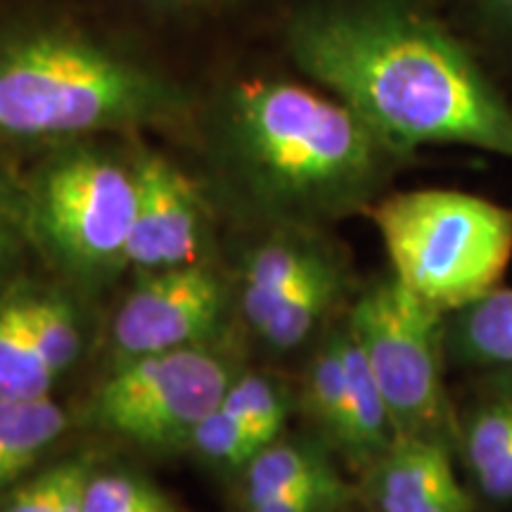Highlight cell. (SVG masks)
Wrapping results in <instances>:
<instances>
[{
  "instance_id": "ac0fdd59",
  "label": "cell",
  "mask_w": 512,
  "mask_h": 512,
  "mask_svg": "<svg viewBox=\"0 0 512 512\" xmlns=\"http://www.w3.org/2000/svg\"><path fill=\"white\" fill-rule=\"evenodd\" d=\"M332 465H337L335 451L323 439L285 441L280 437L261 448L252 463L245 467L247 508L328 470Z\"/></svg>"
},
{
  "instance_id": "2e32d148",
  "label": "cell",
  "mask_w": 512,
  "mask_h": 512,
  "mask_svg": "<svg viewBox=\"0 0 512 512\" xmlns=\"http://www.w3.org/2000/svg\"><path fill=\"white\" fill-rule=\"evenodd\" d=\"M67 415L50 396L0 399V491L15 484L67 430Z\"/></svg>"
},
{
  "instance_id": "277c9868",
  "label": "cell",
  "mask_w": 512,
  "mask_h": 512,
  "mask_svg": "<svg viewBox=\"0 0 512 512\" xmlns=\"http://www.w3.org/2000/svg\"><path fill=\"white\" fill-rule=\"evenodd\" d=\"M136 138H79L34 150L22 169L29 242L62 271L100 280L128 264L138 204Z\"/></svg>"
},
{
  "instance_id": "4316f807",
  "label": "cell",
  "mask_w": 512,
  "mask_h": 512,
  "mask_svg": "<svg viewBox=\"0 0 512 512\" xmlns=\"http://www.w3.org/2000/svg\"><path fill=\"white\" fill-rule=\"evenodd\" d=\"M128 8L159 19H202L219 15L242 0H124Z\"/></svg>"
},
{
  "instance_id": "3957f363",
  "label": "cell",
  "mask_w": 512,
  "mask_h": 512,
  "mask_svg": "<svg viewBox=\"0 0 512 512\" xmlns=\"http://www.w3.org/2000/svg\"><path fill=\"white\" fill-rule=\"evenodd\" d=\"M200 93L124 31L64 5L0 10V150L188 133Z\"/></svg>"
},
{
  "instance_id": "7a4b0ae2",
  "label": "cell",
  "mask_w": 512,
  "mask_h": 512,
  "mask_svg": "<svg viewBox=\"0 0 512 512\" xmlns=\"http://www.w3.org/2000/svg\"><path fill=\"white\" fill-rule=\"evenodd\" d=\"M211 200L268 228H320L368 214L413 162L311 81L238 76L200 95L188 131Z\"/></svg>"
},
{
  "instance_id": "9a60e30c",
  "label": "cell",
  "mask_w": 512,
  "mask_h": 512,
  "mask_svg": "<svg viewBox=\"0 0 512 512\" xmlns=\"http://www.w3.org/2000/svg\"><path fill=\"white\" fill-rule=\"evenodd\" d=\"M299 406L337 456L347 418V363H344V318L323 332L304 368Z\"/></svg>"
},
{
  "instance_id": "484cf974",
  "label": "cell",
  "mask_w": 512,
  "mask_h": 512,
  "mask_svg": "<svg viewBox=\"0 0 512 512\" xmlns=\"http://www.w3.org/2000/svg\"><path fill=\"white\" fill-rule=\"evenodd\" d=\"M479 34L512 50V0H463Z\"/></svg>"
},
{
  "instance_id": "ffe728a7",
  "label": "cell",
  "mask_w": 512,
  "mask_h": 512,
  "mask_svg": "<svg viewBox=\"0 0 512 512\" xmlns=\"http://www.w3.org/2000/svg\"><path fill=\"white\" fill-rule=\"evenodd\" d=\"M223 403L245 422L256 444L266 448L283 437L292 413V394L268 375H242L230 382Z\"/></svg>"
},
{
  "instance_id": "8fae6325",
  "label": "cell",
  "mask_w": 512,
  "mask_h": 512,
  "mask_svg": "<svg viewBox=\"0 0 512 512\" xmlns=\"http://www.w3.org/2000/svg\"><path fill=\"white\" fill-rule=\"evenodd\" d=\"M271 230V238L249 256L242 275V313L256 332L332 249L320 228Z\"/></svg>"
},
{
  "instance_id": "4fadbf2b",
  "label": "cell",
  "mask_w": 512,
  "mask_h": 512,
  "mask_svg": "<svg viewBox=\"0 0 512 512\" xmlns=\"http://www.w3.org/2000/svg\"><path fill=\"white\" fill-rule=\"evenodd\" d=\"M448 366L477 375L512 368V287H496L446 313Z\"/></svg>"
},
{
  "instance_id": "30bf717a",
  "label": "cell",
  "mask_w": 512,
  "mask_h": 512,
  "mask_svg": "<svg viewBox=\"0 0 512 512\" xmlns=\"http://www.w3.org/2000/svg\"><path fill=\"white\" fill-rule=\"evenodd\" d=\"M456 460L444 441L399 437L361 472V498L370 512H477Z\"/></svg>"
},
{
  "instance_id": "ba28073f",
  "label": "cell",
  "mask_w": 512,
  "mask_h": 512,
  "mask_svg": "<svg viewBox=\"0 0 512 512\" xmlns=\"http://www.w3.org/2000/svg\"><path fill=\"white\" fill-rule=\"evenodd\" d=\"M228 306V290L202 264L150 271L114 318V351L121 363L166 351L200 347L214 335Z\"/></svg>"
},
{
  "instance_id": "e0dca14e",
  "label": "cell",
  "mask_w": 512,
  "mask_h": 512,
  "mask_svg": "<svg viewBox=\"0 0 512 512\" xmlns=\"http://www.w3.org/2000/svg\"><path fill=\"white\" fill-rule=\"evenodd\" d=\"M57 377L36 349L27 323L24 292L0 297V399L50 396Z\"/></svg>"
},
{
  "instance_id": "5b68a950",
  "label": "cell",
  "mask_w": 512,
  "mask_h": 512,
  "mask_svg": "<svg viewBox=\"0 0 512 512\" xmlns=\"http://www.w3.org/2000/svg\"><path fill=\"white\" fill-rule=\"evenodd\" d=\"M389 271L422 302L451 313L503 285L512 207L456 188L389 190L368 211Z\"/></svg>"
},
{
  "instance_id": "52a82bcc",
  "label": "cell",
  "mask_w": 512,
  "mask_h": 512,
  "mask_svg": "<svg viewBox=\"0 0 512 512\" xmlns=\"http://www.w3.org/2000/svg\"><path fill=\"white\" fill-rule=\"evenodd\" d=\"M230 382L226 363L200 347L133 358L102 384L93 418L105 432L143 448L190 444Z\"/></svg>"
},
{
  "instance_id": "83f0119b",
  "label": "cell",
  "mask_w": 512,
  "mask_h": 512,
  "mask_svg": "<svg viewBox=\"0 0 512 512\" xmlns=\"http://www.w3.org/2000/svg\"><path fill=\"white\" fill-rule=\"evenodd\" d=\"M133 512H176V508L169 503V498L162 494L159 498H155L152 503H147V505H143V508H138Z\"/></svg>"
},
{
  "instance_id": "d4e9b609",
  "label": "cell",
  "mask_w": 512,
  "mask_h": 512,
  "mask_svg": "<svg viewBox=\"0 0 512 512\" xmlns=\"http://www.w3.org/2000/svg\"><path fill=\"white\" fill-rule=\"evenodd\" d=\"M162 496L147 479L131 472L91 475L86 486V512H133Z\"/></svg>"
},
{
  "instance_id": "44dd1931",
  "label": "cell",
  "mask_w": 512,
  "mask_h": 512,
  "mask_svg": "<svg viewBox=\"0 0 512 512\" xmlns=\"http://www.w3.org/2000/svg\"><path fill=\"white\" fill-rule=\"evenodd\" d=\"M91 467L83 460H64L19 484L0 512H86Z\"/></svg>"
},
{
  "instance_id": "5bb4252c",
  "label": "cell",
  "mask_w": 512,
  "mask_h": 512,
  "mask_svg": "<svg viewBox=\"0 0 512 512\" xmlns=\"http://www.w3.org/2000/svg\"><path fill=\"white\" fill-rule=\"evenodd\" d=\"M344 292H347V268L337 249H330L266 320L264 328L259 330L261 339L278 354L304 347L342 304Z\"/></svg>"
},
{
  "instance_id": "f1b7e54d",
  "label": "cell",
  "mask_w": 512,
  "mask_h": 512,
  "mask_svg": "<svg viewBox=\"0 0 512 512\" xmlns=\"http://www.w3.org/2000/svg\"><path fill=\"white\" fill-rule=\"evenodd\" d=\"M342 512H347V510H342Z\"/></svg>"
},
{
  "instance_id": "7402d4cb",
  "label": "cell",
  "mask_w": 512,
  "mask_h": 512,
  "mask_svg": "<svg viewBox=\"0 0 512 512\" xmlns=\"http://www.w3.org/2000/svg\"><path fill=\"white\" fill-rule=\"evenodd\" d=\"M190 446L204 460L223 467V470H245L261 451L245 422L223 401L200 422V427L192 434Z\"/></svg>"
},
{
  "instance_id": "6da1fadb",
  "label": "cell",
  "mask_w": 512,
  "mask_h": 512,
  "mask_svg": "<svg viewBox=\"0 0 512 512\" xmlns=\"http://www.w3.org/2000/svg\"><path fill=\"white\" fill-rule=\"evenodd\" d=\"M280 46L406 155L446 145L512 162V102L430 0H294Z\"/></svg>"
},
{
  "instance_id": "7c38bea8",
  "label": "cell",
  "mask_w": 512,
  "mask_h": 512,
  "mask_svg": "<svg viewBox=\"0 0 512 512\" xmlns=\"http://www.w3.org/2000/svg\"><path fill=\"white\" fill-rule=\"evenodd\" d=\"M456 458L486 503H512V399L482 394L460 411Z\"/></svg>"
},
{
  "instance_id": "9c48e42d",
  "label": "cell",
  "mask_w": 512,
  "mask_h": 512,
  "mask_svg": "<svg viewBox=\"0 0 512 512\" xmlns=\"http://www.w3.org/2000/svg\"><path fill=\"white\" fill-rule=\"evenodd\" d=\"M138 204L126 259L145 273L200 264L211 195L197 174L136 138Z\"/></svg>"
},
{
  "instance_id": "603a6c76",
  "label": "cell",
  "mask_w": 512,
  "mask_h": 512,
  "mask_svg": "<svg viewBox=\"0 0 512 512\" xmlns=\"http://www.w3.org/2000/svg\"><path fill=\"white\" fill-rule=\"evenodd\" d=\"M356 498V489L337 465L290 486L271 498L249 505V512H342Z\"/></svg>"
},
{
  "instance_id": "d6986e66",
  "label": "cell",
  "mask_w": 512,
  "mask_h": 512,
  "mask_svg": "<svg viewBox=\"0 0 512 512\" xmlns=\"http://www.w3.org/2000/svg\"><path fill=\"white\" fill-rule=\"evenodd\" d=\"M27 323L36 349L55 377L67 373L81 354V328L72 302L60 292H24Z\"/></svg>"
},
{
  "instance_id": "cb8c5ba5",
  "label": "cell",
  "mask_w": 512,
  "mask_h": 512,
  "mask_svg": "<svg viewBox=\"0 0 512 512\" xmlns=\"http://www.w3.org/2000/svg\"><path fill=\"white\" fill-rule=\"evenodd\" d=\"M8 150H0V283L17 261L19 247L29 240L24 223L22 169L10 164Z\"/></svg>"
},
{
  "instance_id": "8992f818",
  "label": "cell",
  "mask_w": 512,
  "mask_h": 512,
  "mask_svg": "<svg viewBox=\"0 0 512 512\" xmlns=\"http://www.w3.org/2000/svg\"><path fill=\"white\" fill-rule=\"evenodd\" d=\"M344 320L380 387L396 439H434L456 451L460 411L446 387V313L389 271L356 292Z\"/></svg>"
}]
</instances>
